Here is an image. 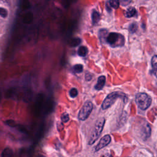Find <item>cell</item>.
I'll use <instances>...</instances> for the list:
<instances>
[{
	"mask_svg": "<svg viewBox=\"0 0 157 157\" xmlns=\"http://www.w3.org/2000/svg\"><path fill=\"white\" fill-rule=\"evenodd\" d=\"M104 123H105V119L104 118H100L97 120V122H96L95 127H94V128L91 133L90 138V139H89L88 142L89 144L92 145L94 144L95 143V141L98 139L103 129Z\"/></svg>",
	"mask_w": 157,
	"mask_h": 157,
	"instance_id": "6da1fadb",
	"label": "cell"
},
{
	"mask_svg": "<svg viewBox=\"0 0 157 157\" xmlns=\"http://www.w3.org/2000/svg\"><path fill=\"white\" fill-rule=\"evenodd\" d=\"M135 101L138 107L145 111L151 105V99L150 96L144 93H139L136 96Z\"/></svg>",
	"mask_w": 157,
	"mask_h": 157,
	"instance_id": "7a4b0ae2",
	"label": "cell"
},
{
	"mask_svg": "<svg viewBox=\"0 0 157 157\" xmlns=\"http://www.w3.org/2000/svg\"><path fill=\"white\" fill-rule=\"evenodd\" d=\"M106 41L109 44L114 48L122 46L125 43L123 36L117 33H109L106 38Z\"/></svg>",
	"mask_w": 157,
	"mask_h": 157,
	"instance_id": "3957f363",
	"label": "cell"
},
{
	"mask_svg": "<svg viewBox=\"0 0 157 157\" xmlns=\"http://www.w3.org/2000/svg\"><path fill=\"white\" fill-rule=\"evenodd\" d=\"M123 96H125L124 94L120 93L119 92H113L110 93L104 100L101 106L102 109L104 110L108 109L116 102L118 98H123Z\"/></svg>",
	"mask_w": 157,
	"mask_h": 157,
	"instance_id": "277c9868",
	"label": "cell"
},
{
	"mask_svg": "<svg viewBox=\"0 0 157 157\" xmlns=\"http://www.w3.org/2000/svg\"><path fill=\"white\" fill-rule=\"evenodd\" d=\"M93 109V104L91 101H87L81 109L80 110L79 113L78 115V118L80 120L83 121L87 119V118L90 116Z\"/></svg>",
	"mask_w": 157,
	"mask_h": 157,
	"instance_id": "5b68a950",
	"label": "cell"
},
{
	"mask_svg": "<svg viewBox=\"0 0 157 157\" xmlns=\"http://www.w3.org/2000/svg\"><path fill=\"white\" fill-rule=\"evenodd\" d=\"M111 138L109 135L107 134V135L104 136H103L101 139V140H99V143L96 146L95 151H97L99 150H101V149L104 148V147H106V146H107L110 143H111Z\"/></svg>",
	"mask_w": 157,
	"mask_h": 157,
	"instance_id": "8992f818",
	"label": "cell"
},
{
	"mask_svg": "<svg viewBox=\"0 0 157 157\" xmlns=\"http://www.w3.org/2000/svg\"><path fill=\"white\" fill-rule=\"evenodd\" d=\"M106 83V77L104 76H101L98 77L97 83L95 86V88L97 90H100L104 87Z\"/></svg>",
	"mask_w": 157,
	"mask_h": 157,
	"instance_id": "52a82bcc",
	"label": "cell"
},
{
	"mask_svg": "<svg viewBox=\"0 0 157 157\" xmlns=\"http://www.w3.org/2000/svg\"><path fill=\"white\" fill-rule=\"evenodd\" d=\"M33 13H31V12H28L27 14H25V15L23 17V22L25 24H31L33 22Z\"/></svg>",
	"mask_w": 157,
	"mask_h": 157,
	"instance_id": "ba28073f",
	"label": "cell"
},
{
	"mask_svg": "<svg viewBox=\"0 0 157 157\" xmlns=\"http://www.w3.org/2000/svg\"><path fill=\"white\" fill-rule=\"evenodd\" d=\"M92 20L93 24H96L100 20V14L96 10H93L92 13Z\"/></svg>",
	"mask_w": 157,
	"mask_h": 157,
	"instance_id": "9c48e42d",
	"label": "cell"
},
{
	"mask_svg": "<svg viewBox=\"0 0 157 157\" xmlns=\"http://www.w3.org/2000/svg\"><path fill=\"white\" fill-rule=\"evenodd\" d=\"M1 157H13L12 150L9 147L4 149L1 154Z\"/></svg>",
	"mask_w": 157,
	"mask_h": 157,
	"instance_id": "30bf717a",
	"label": "cell"
},
{
	"mask_svg": "<svg viewBox=\"0 0 157 157\" xmlns=\"http://www.w3.org/2000/svg\"><path fill=\"white\" fill-rule=\"evenodd\" d=\"M88 49L85 46H81L77 50V54L81 56H85L88 54Z\"/></svg>",
	"mask_w": 157,
	"mask_h": 157,
	"instance_id": "8fae6325",
	"label": "cell"
},
{
	"mask_svg": "<svg viewBox=\"0 0 157 157\" xmlns=\"http://www.w3.org/2000/svg\"><path fill=\"white\" fill-rule=\"evenodd\" d=\"M136 14V9L133 7H130L127 10L125 15H126L127 17L130 18L134 16Z\"/></svg>",
	"mask_w": 157,
	"mask_h": 157,
	"instance_id": "7c38bea8",
	"label": "cell"
},
{
	"mask_svg": "<svg viewBox=\"0 0 157 157\" xmlns=\"http://www.w3.org/2000/svg\"><path fill=\"white\" fill-rule=\"evenodd\" d=\"M151 66H152L154 73L157 77V55L154 56L151 59Z\"/></svg>",
	"mask_w": 157,
	"mask_h": 157,
	"instance_id": "4fadbf2b",
	"label": "cell"
},
{
	"mask_svg": "<svg viewBox=\"0 0 157 157\" xmlns=\"http://www.w3.org/2000/svg\"><path fill=\"white\" fill-rule=\"evenodd\" d=\"M81 43V39L78 38H73L71 40L70 44L71 47H76Z\"/></svg>",
	"mask_w": 157,
	"mask_h": 157,
	"instance_id": "5bb4252c",
	"label": "cell"
},
{
	"mask_svg": "<svg viewBox=\"0 0 157 157\" xmlns=\"http://www.w3.org/2000/svg\"><path fill=\"white\" fill-rule=\"evenodd\" d=\"M109 6L114 8V9H117L119 7L120 2L117 0H111V1H109Z\"/></svg>",
	"mask_w": 157,
	"mask_h": 157,
	"instance_id": "9a60e30c",
	"label": "cell"
},
{
	"mask_svg": "<svg viewBox=\"0 0 157 157\" xmlns=\"http://www.w3.org/2000/svg\"><path fill=\"white\" fill-rule=\"evenodd\" d=\"M83 66L81 64H77L73 67V70H74V72L76 73H81L83 71Z\"/></svg>",
	"mask_w": 157,
	"mask_h": 157,
	"instance_id": "2e32d148",
	"label": "cell"
},
{
	"mask_svg": "<svg viewBox=\"0 0 157 157\" xmlns=\"http://www.w3.org/2000/svg\"><path fill=\"white\" fill-rule=\"evenodd\" d=\"M61 121L63 123H67L70 120L69 114L67 113H66V112H64L63 114L61 115Z\"/></svg>",
	"mask_w": 157,
	"mask_h": 157,
	"instance_id": "e0dca14e",
	"label": "cell"
},
{
	"mask_svg": "<svg viewBox=\"0 0 157 157\" xmlns=\"http://www.w3.org/2000/svg\"><path fill=\"white\" fill-rule=\"evenodd\" d=\"M78 95V91L77 88H72L70 91V95L71 98H76Z\"/></svg>",
	"mask_w": 157,
	"mask_h": 157,
	"instance_id": "ac0fdd59",
	"label": "cell"
},
{
	"mask_svg": "<svg viewBox=\"0 0 157 157\" xmlns=\"http://www.w3.org/2000/svg\"><path fill=\"white\" fill-rule=\"evenodd\" d=\"M0 16L3 18H6L8 16V11L6 9L0 8Z\"/></svg>",
	"mask_w": 157,
	"mask_h": 157,
	"instance_id": "d6986e66",
	"label": "cell"
},
{
	"mask_svg": "<svg viewBox=\"0 0 157 157\" xmlns=\"http://www.w3.org/2000/svg\"><path fill=\"white\" fill-rule=\"evenodd\" d=\"M129 29L131 33H135L138 30V25L136 23H133L130 25Z\"/></svg>",
	"mask_w": 157,
	"mask_h": 157,
	"instance_id": "ffe728a7",
	"label": "cell"
},
{
	"mask_svg": "<svg viewBox=\"0 0 157 157\" xmlns=\"http://www.w3.org/2000/svg\"><path fill=\"white\" fill-rule=\"evenodd\" d=\"M30 7V3L28 1H23L22 3V8L23 9H27Z\"/></svg>",
	"mask_w": 157,
	"mask_h": 157,
	"instance_id": "44dd1931",
	"label": "cell"
},
{
	"mask_svg": "<svg viewBox=\"0 0 157 157\" xmlns=\"http://www.w3.org/2000/svg\"><path fill=\"white\" fill-rule=\"evenodd\" d=\"M6 123L9 125V127H15L17 126L16 123H15V122L14 121V120H7V121L6 122Z\"/></svg>",
	"mask_w": 157,
	"mask_h": 157,
	"instance_id": "7402d4cb",
	"label": "cell"
},
{
	"mask_svg": "<svg viewBox=\"0 0 157 157\" xmlns=\"http://www.w3.org/2000/svg\"><path fill=\"white\" fill-rule=\"evenodd\" d=\"M85 79L88 81H90L92 79V75L90 74H87L85 76Z\"/></svg>",
	"mask_w": 157,
	"mask_h": 157,
	"instance_id": "603a6c76",
	"label": "cell"
},
{
	"mask_svg": "<svg viewBox=\"0 0 157 157\" xmlns=\"http://www.w3.org/2000/svg\"><path fill=\"white\" fill-rule=\"evenodd\" d=\"M104 157H112V156L111 154H106L104 156Z\"/></svg>",
	"mask_w": 157,
	"mask_h": 157,
	"instance_id": "cb8c5ba5",
	"label": "cell"
}]
</instances>
